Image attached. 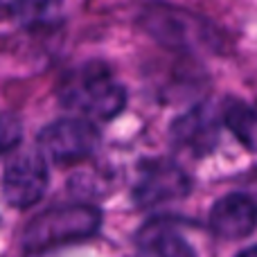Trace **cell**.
Returning <instances> with one entry per match:
<instances>
[{
    "mask_svg": "<svg viewBox=\"0 0 257 257\" xmlns=\"http://www.w3.org/2000/svg\"><path fill=\"white\" fill-rule=\"evenodd\" d=\"M57 95L66 108L97 120H111L126 106V88L102 61L81 63L66 72Z\"/></svg>",
    "mask_w": 257,
    "mask_h": 257,
    "instance_id": "cell-1",
    "label": "cell"
},
{
    "mask_svg": "<svg viewBox=\"0 0 257 257\" xmlns=\"http://www.w3.org/2000/svg\"><path fill=\"white\" fill-rule=\"evenodd\" d=\"M102 226V210L90 203L57 205L30 221L23 232V248L27 253H43L57 246L88 239Z\"/></svg>",
    "mask_w": 257,
    "mask_h": 257,
    "instance_id": "cell-2",
    "label": "cell"
},
{
    "mask_svg": "<svg viewBox=\"0 0 257 257\" xmlns=\"http://www.w3.org/2000/svg\"><path fill=\"white\" fill-rule=\"evenodd\" d=\"M140 25L167 48L205 45L217 36L205 18L167 3H149L140 12Z\"/></svg>",
    "mask_w": 257,
    "mask_h": 257,
    "instance_id": "cell-3",
    "label": "cell"
},
{
    "mask_svg": "<svg viewBox=\"0 0 257 257\" xmlns=\"http://www.w3.org/2000/svg\"><path fill=\"white\" fill-rule=\"evenodd\" d=\"M99 145V131L86 117H63L39 133V151L45 160L72 165L93 156Z\"/></svg>",
    "mask_w": 257,
    "mask_h": 257,
    "instance_id": "cell-4",
    "label": "cell"
},
{
    "mask_svg": "<svg viewBox=\"0 0 257 257\" xmlns=\"http://www.w3.org/2000/svg\"><path fill=\"white\" fill-rule=\"evenodd\" d=\"M48 178V163L41 151L14 154L3 174V199L12 208H30L43 199Z\"/></svg>",
    "mask_w": 257,
    "mask_h": 257,
    "instance_id": "cell-5",
    "label": "cell"
},
{
    "mask_svg": "<svg viewBox=\"0 0 257 257\" xmlns=\"http://www.w3.org/2000/svg\"><path fill=\"white\" fill-rule=\"evenodd\" d=\"M190 192V176L176 163L165 158L145 160L138 169L133 185V201L140 208H154L160 203L183 199Z\"/></svg>",
    "mask_w": 257,
    "mask_h": 257,
    "instance_id": "cell-6",
    "label": "cell"
},
{
    "mask_svg": "<svg viewBox=\"0 0 257 257\" xmlns=\"http://www.w3.org/2000/svg\"><path fill=\"white\" fill-rule=\"evenodd\" d=\"M172 140L187 154L201 156L210 154L219 140V117L210 104H199L183 113L172 124Z\"/></svg>",
    "mask_w": 257,
    "mask_h": 257,
    "instance_id": "cell-7",
    "label": "cell"
},
{
    "mask_svg": "<svg viewBox=\"0 0 257 257\" xmlns=\"http://www.w3.org/2000/svg\"><path fill=\"white\" fill-rule=\"evenodd\" d=\"M210 228L221 239H244L255 228V203L248 194L232 192L219 199L210 212Z\"/></svg>",
    "mask_w": 257,
    "mask_h": 257,
    "instance_id": "cell-8",
    "label": "cell"
},
{
    "mask_svg": "<svg viewBox=\"0 0 257 257\" xmlns=\"http://www.w3.org/2000/svg\"><path fill=\"white\" fill-rule=\"evenodd\" d=\"M136 244L138 257H196L181 230L165 219L145 223L136 237Z\"/></svg>",
    "mask_w": 257,
    "mask_h": 257,
    "instance_id": "cell-9",
    "label": "cell"
},
{
    "mask_svg": "<svg viewBox=\"0 0 257 257\" xmlns=\"http://www.w3.org/2000/svg\"><path fill=\"white\" fill-rule=\"evenodd\" d=\"M9 16L25 27H48L61 16L59 0H14L9 5Z\"/></svg>",
    "mask_w": 257,
    "mask_h": 257,
    "instance_id": "cell-10",
    "label": "cell"
},
{
    "mask_svg": "<svg viewBox=\"0 0 257 257\" xmlns=\"http://www.w3.org/2000/svg\"><path fill=\"white\" fill-rule=\"evenodd\" d=\"M223 124L235 133V138L248 151L255 149V111L246 102H228L223 108Z\"/></svg>",
    "mask_w": 257,
    "mask_h": 257,
    "instance_id": "cell-11",
    "label": "cell"
},
{
    "mask_svg": "<svg viewBox=\"0 0 257 257\" xmlns=\"http://www.w3.org/2000/svg\"><path fill=\"white\" fill-rule=\"evenodd\" d=\"M23 138V124L12 113H0V156L16 149Z\"/></svg>",
    "mask_w": 257,
    "mask_h": 257,
    "instance_id": "cell-12",
    "label": "cell"
},
{
    "mask_svg": "<svg viewBox=\"0 0 257 257\" xmlns=\"http://www.w3.org/2000/svg\"><path fill=\"white\" fill-rule=\"evenodd\" d=\"M237 257H257V250H255V246H248V248H246V250H241V253L237 255Z\"/></svg>",
    "mask_w": 257,
    "mask_h": 257,
    "instance_id": "cell-13",
    "label": "cell"
}]
</instances>
